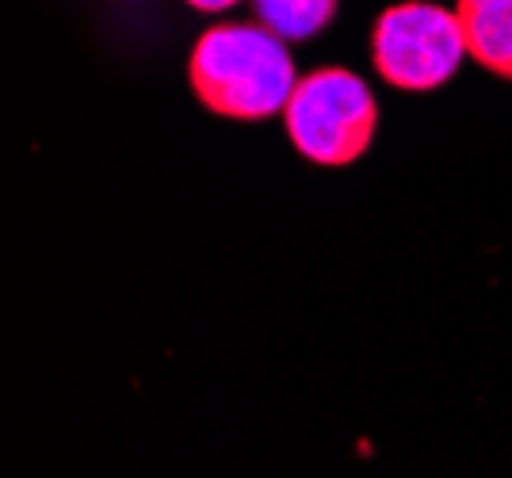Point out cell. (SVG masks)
Masks as SVG:
<instances>
[{
    "label": "cell",
    "instance_id": "6da1fadb",
    "mask_svg": "<svg viewBox=\"0 0 512 478\" xmlns=\"http://www.w3.org/2000/svg\"><path fill=\"white\" fill-rule=\"evenodd\" d=\"M287 39L268 27L249 23H218L199 35L188 62V81L199 104L226 119H268L287 108L299 85Z\"/></svg>",
    "mask_w": 512,
    "mask_h": 478
},
{
    "label": "cell",
    "instance_id": "7a4b0ae2",
    "mask_svg": "<svg viewBox=\"0 0 512 478\" xmlns=\"http://www.w3.org/2000/svg\"><path fill=\"white\" fill-rule=\"evenodd\" d=\"M283 123L291 146L306 161L341 169L367 153L379 127V104L356 73L314 69L295 85L283 108Z\"/></svg>",
    "mask_w": 512,
    "mask_h": 478
},
{
    "label": "cell",
    "instance_id": "3957f363",
    "mask_svg": "<svg viewBox=\"0 0 512 478\" xmlns=\"http://www.w3.org/2000/svg\"><path fill=\"white\" fill-rule=\"evenodd\" d=\"M467 39L459 16L440 4H394L371 31V58L386 85L428 92L448 85L463 66Z\"/></svg>",
    "mask_w": 512,
    "mask_h": 478
},
{
    "label": "cell",
    "instance_id": "277c9868",
    "mask_svg": "<svg viewBox=\"0 0 512 478\" xmlns=\"http://www.w3.org/2000/svg\"><path fill=\"white\" fill-rule=\"evenodd\" d=\"M455 16L470 58L493 77L512 81V0H459Z\"/></svg>",
    "mask_w": 512,
    "mask_h": 478
},
{
    "label": "cell",
    "instance_id": "5b68a950",
    "mask_svg": "<svg viewBox=\"0 0 512 478\" xmlns=\"http://www.w3.org/2000/svg\"><path fill=\"white\" fill-rule=\"evenodd\" d=\"M337 16V0H256V20L287 43H306Z\"/></svg>",
    "mask_w": 512,
    "mask_h": 478
},
{
    "label": "cell",
    "instance_id": "8992f818",
    "mask_svg": "<svg viewBox=\"0 0 512 478\" xmlns=\"http://www.w3.org/2000/svg\"><path fill=\"white\" fill-rule=\"evenodd\" d=\"M192 8H199V12H226V8H234L237 0H188Z\"/></svg>",
    "mask_w": 512,
    "mask_h": 478
}]
</instances>
